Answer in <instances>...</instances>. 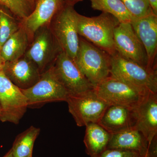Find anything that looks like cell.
Segmentation results:
<instances>
[{"label": "cell", "instance_id": "6da1fadb", "mask_svg": "<svg viewBox=\"0 0 157 157\" xmlns=\"http://www.w3.org/2000/svg\"><path fill=\"white\" fill-rule=\"evenodd\" d=\"M114 16L103 13L88 17L77 13V25L79 36L112 56L116 53L113 34L119 23Z\"/></svg>", "mask_w": 157, "mask_h": 157}, {"label": "cell", "instance_id": "7a4b0ae2", "mask_svg": "<svg viewBox=\"0 0 157 157\" xmlns=\"http://www.w3.org/2000/svg\"><path fill=\"white\" fill-rule=\"evenodd\" d=\"M74 60L94 89L110 75L111 56L82 37Z\"/></svg>", "mask_w": 157, "mask_h": 157}, {"label": "cell", "instance_id": "3957f363", "mask_svg": "<svg viewBox=\"0 0 157 157\" xmlns=\"http://www.w3.org/2000/svg\"><path fill=\"white\" fill-rule=\"evenodd\" d=\"M96 94L109 105L136 109L150 92L136 87L109 75L94 89Z\"/></svg>", "mask_w": 157, "mask_h": 157}, {"label": "cell", "instance_id": "277c9868", "mask_svg": "<svg viewBox=\"0 0 157 157\" xmlns=\"http://www.w3.org/2000/svg\"><path fill=\"white\" fill-rule=\"evenodd\" d=\"M110 74L129 84L157 94V70L123 57L116 52L111 56Z\"/></svg>", "mask_w": 157, "mask_h": 157}, {"label": "cell", "instance_id": "5b68a950", "mask_svg": "<svg viewBox=\"0 0 157 157\" xmlns=\"http://www.w3.org/2000/svg\"><path fill=\"white\" fill-rule=\"evenodd\" d=\"M77 13L74 5L65 3L49 24L63 51L73 60L76 58L79 47Z\"/></svg>", "mask_w": 157, "mask_h": 157}, {"label": "cell", "instance_id": "8992f818", "mask_svg": "<svg viewBox=\"0 0 157 157\" xmlns=\"http://www.w3.org/2000/svg\"><path fill=\"white\" fill-rule=\"evenodd\" d=\"M62 50L49 25L36 31L24 56L37 65L41 74L51 67Z\"/></svg>", "mask_w": 157, "mask_h": 157}, {"label": "cell", "instance_id": "52a82bcc", "mask_svg": "<svg viewBox=\"0 0 157 157\" xmlns=\"http://www.w3.org/2000/svg\"><path fill=\"white\" fill-rule=\"evenodd\" d=\"M66 102L69 112L78 127L98 123L109 106L97 95L94 89L80 94L70 95Z\"/></svg>", "mask_w": 157, "mask_h": 157}, {"label": "cell", "instance_id": "ba28073f", "mask_svg": "<svg viewBox=\"0 0 157 157\" xmlns=\"http://www.w3.org/2000/svg\"><path fill=\"white\" fill-rule=\"evenodd\" d=\"M21 90L27 100L29 106L56 101L66 102L70 95L56 77L52 67L42 73L39 81L32 87Z\"/></svg>", "mask_w": 157, "mask_h": 157}, {"label": "cell", "instance_id": "9c48e42d", "mask_svg": "<svg viewBox=\"0 0 157 157\" xmlns=\"http://www.w3.org/2000/svg\"><path fill=\"white\" fill-rule=\"evenodd\" d=\"M0 121L14 124L19 123L29 107L21 90L9 80L3 71L0 73Z\"/></svg>", "mask_w": 157, "mask_h": 157}, {"label": "cell", "instance_id": "30bf717a", "mask_svg": "<svg viewBox=\"0 0 157 157\" xmlns=\"http://www.w3.org/2000/svg\"><path fill=\"white\" fill-rule=\"evenodd\" d=\"M59 81L70 95H78L94 89L73 59L62 51L52 66Z\"/></svg>", "mask_w": 157, "mask_h": 157}, {"label": "cell", "instance_id": "8fae6325", "mask_svg": "<svg viewBox=\"0 0 157 157\" xmlns=\"http://www.w3.org/2000/svg\"><path fill=\"white\" fill-rule=\"evenodd\" d=\"M113 40L116 51L120 55L150 68L146 51L131 22L119 23L118 24L114 29Z\"/></svg>", "mask_w": 157, "mask_h": 157}, {"label": "cell", "instance_id": "7c38bea8", "mask_svg": "<svg viewBox=\"0 0 157 157\" xmlns=\"http://www.w3.org/2000/svg\"><path fill=\"white\" fill-rule=\"evenodd\" d=\"M3 72L13 84L22 90L36 84L41 75L37 65L24 56L15 60L5 62Z\"/></svg>", "mask_w": 157, "mask_h": 157}, {"label": "cell", "instance_id": "4fadbf2b", "mask_svg": "<svg viewBox=\"0 0 157 157\" xmlns=\"http://www.w3.org/2000/svg\"><path fill=\"white\" fill-rule=\"evenodd\" d=\"M131 23L146 51L149 67L157 70V15L151 13L140 18H134Z\"/></svg>", "mask_w": 157, "mask_h": 157}, {"label": "cell", "instance_id": "5bb4252c", "mask_svg": "<svg viewBox=\"0 0 157 157\" xmlns=\"http://www.w3.org/2000/svg\"><path fill=\"white\" fill-rule=\"evenodd\" d=\"M134 110V128L140 132L149 144L157 136V94L149 93Z\"/></svg>", "mask_w": 157, "mask_h": 157}, {"label": "cell", "instance_id": "9a60e30c", "mask_svg": "<svg viewBox=\"0 0 157 157\" xmlns=\"http://www.w3.org/2000/svg\"><path fill=\"white\" fill-rule=\"evenodd\" d=\"M64 0H37L35 9L21 21L31 38L39 28L49 25L53 17L65 5Z\"/></svg>", "mask_w": 157, "mask_h": 157}, {"label": "cell", "instance_id": "2e32d148", "mask_svg": "<svg viewBox=\"0 0 157 157\" xmlns=\"http://www.w3.org/2000/svg\"><path fill=\"white\" fill-rule=\"evenodd\" d=\"M111 135L134 128V109L117 105H109L98 123Z\"/></svg>", "mask_w": 157, "mask_h": 157}, {"label": "cell", "instance_id": "e0dca14e", "mask_svg": "<svg viewBox=\"0 0 157 157\" xmlns=\"http://www.w3.org/2000/svg\"><path fill=\"white\" fill-rule=\"evenodd\" d=\"M149 143L143 135L132 128L111 135L107 149L132 151L145 156L147 155Z\"/></svg>", "mask_w": 157, "mask_h": 157}, {"label": "cell", "instance_id": "ac0fdd59", "mask_svg": "<svg viewBox=\"0 0 157 157\" xmlns=\"http://www.w3.org/2000/svg\"><path fill=\"white\" fill-rule=\"evenodd\" d=\"M86 128V152L90 157H98L107 149L112 135L98 123L88 124Z\"/></svg>", "mask_w": 157, "mask_h": 157}, {"label": "cell", "instance_id": "d6986e66", "mask_svg": "<svg viewBox=\"0 0 157 157\" xmlns=\"http://www.w3.org/2000/svg\"><path fill=\"white\" fill-rule=\"evenodd\" d=\"M31 41L32 38L22 25L1 47L0 53L4 61H12L23 56Z\"/></svg>", "mask_w": 157, "mask_h": 157}, {"label": "cell", "instance_id": "ffe728a7", "mask_svg": "<svg viewBox=\"0 0 157 157\" xmlns=\"http://www.w3.org/2000/svg\"><path fill=\"white\" fill-rule=\"evenodd\" d=\"M94 10L114 16L120 23L131 22L134 17L121 0H90Z\"/></svg>", "mask_w": 157, "mask_h": 157}, {"label": "cell", "instance_id": "44dd1931", "mask_svg": "<svg viewBox=\"0 0 157 157\" xmlns=\"http://www.w3.org/2000/svg\"><path fill=\"white\" fill-rule=\"evenodd\" d=\"M40 132L39 128L32 126L17 135L11 148L14 157H28L33 155L34 143Z\"/></svg>", "mask_w": 157, "mask_h": 157}, {"label": "cell", "instance_id": "7402d4cb", "mask_svg": "<svg viewBox=\"0 0 157 157\" xmlns=\"http://www.w3.org/2000/svg\"><path fill=\"white\" fill-rule=\"evenodd\" d=\"M21 26L20 20L6 7L0 6V49L6 41Z\"/></svg>", "mask_w": 157, "mask_h": 157}, {"label": "cell", "instance_id": "603a6c76", "mask_svg": "<svg viewBox=\"0 0 157 157\" xmlns=\"http://www.w3.org/2000/svg\"><path fill=\"white\" fill-rule=\"evenodd\" d=\"M35 5L34 0H0V6L6 7L21 21L32 13Z\"/></svg>", "mask_w": 157, "mask_h": 157}, {"label": "cell", "instance_id": "cb8c5ba5", "mask_svg": "<svg viewBox=\"0 0 157 157\" xmlns=\"http://www.w3.org/2000/svg\"><path fill=\"white\" fill-rule=\"evenodd\" d=\"M134 18H138L153 13L148 0H121Z\"/></svg>", "mask_w": 157, "mask_h": 157}, {"label": "cell", "instance_id": "d4e9b609", "mask_svg": "<svg viewBox=\"0 0 157 157\" xmlns=\"http://www.w3.org/2000/svg\"><path fill=\"white\" fill-rule=\"evenodd\" d=\"M146 156H144L139 153L132 151L107 149L98 157H145Z\"/></svg>", "mask_w": 157, "mask_h": 157}, {"label": "cell", "instance_id": "484cf974", "mask_svg": "<svg viewBox=\"0 0 157 157\" xmlns=\"http://www.w3.org/2000/svg\"><path fill=\"white\" fill-rule=\"evenodd\" d=\"M153 13L157 15V0H148Z\"/></svg>", "mask_w": 157, "mask_h": 157}, {"label": "cell", "instance_id": "4316f807", "mask_svg": "<svg viewBox=\"0 0 157 157\" xmlns=\"http://www.w3.org/2000/svg\"><path fill=\"white\" fill-rule=\"evenodd\" d=\"M65 3L70 5H75V4L82 0H64Z\"/></svg>", "mask_w": 157, "mask_h": 157}, {"label": "cell", "instance_id": "83f0119b", "mask_svg": "<svg viewBox=\"0 0 157 157\" xmlns=\"http://www.w3.org/2000/svg\"><path fill=\"white\" fill-rule=\"evenodd\" d=\"M5 62L4 61L0 53V73L3 71V66H4Z\"/></svg>", "mask_w": 157, "mask_h": 157}, {"label": "cell", "instance_id": "f1b7e54d", "mask_svg": "<svg viewBox=\"0 0 157 157\" xmlns=\"http://www.w3.org/2000/svg\"><path fill=\"white\" fill-rule=\"evenodd\" d=\"M2 157H14L13 154H12L11 149Z\"/></svg>", "mask_w": 157, "mask_h": 157}, {"label": "cell", "instance_id": "f546056e", "mask_svg": "<svg viewBox=\"0 0 157 157\" xmlns=\"http://www.w3.org/2000/svg\"><path fill=\"white\" fill-rule=\"evenodd\" d=\"M1 107H0V118H1Z\"/></svg>", "mask_w": 157, "mask_h": 157}, {"label": "cell", "instance_id": "4dcf8cb0", "mask_svg": "<svg viewBox=\"0 0 157 157\" xmlns=\"http://www.w3.org/2000/svg\"><path fill=\"white\" fill-rule=\"evenodd\" d=\"M28 157H33V155H30Z\"/></svg>", "mask_w": 157, "mask_h": 157}, {"label": "cell", "instance_id": "1f68e13d", "mask_svg": "<svg viewBox=\"0 0 157 157\" xmlns=\"http://www.w3.org/2000/svg\"><path fill=\"white\" fill-rule=\"evenodd\" d=\"M34 1H35V2H36V1H37V0H34Z\"/></svg>", "mask_w": 157, "mask_h": 157}, {"label": "cell", "instance_id": "d6a6232c", "mask_svg": "<svg viewBox=\"0 0 157 157\" xmlns=\"http://www.w3.org/2000/svg\"><path fill=\"white\" fill-rule=\"evenodd\" d=\"M147 155L146 156V157H147Z\"/></svg>", "mask_w": 157, "mask_h": 157}]
</instances>
